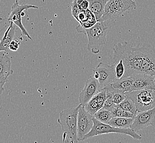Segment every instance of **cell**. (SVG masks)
I'll return each mask as SVG.
<instances>
[{"label": "cell", "instance_id": "277c9868", "mask_svg": "<svg viewBox=\"0 0 155 143\" xmlns=\"http://www.w3.org/2000/svg\"><path fill=\"white\" fill-rule=\"evenodd\" d=\"M136 8L135 0H109L105 6L103 15L98 21L116 20L126 11Z\"/></svg>", "mask_w": 155, "mask_h": 143}, {"label": "cell", "instance_id": "7402d4cb", "mask_svg": "<svg viewBox=\"0 0 155 143\" xmlns=\"http://www.w3.org/2000/svg\"><path fill=\"white\" fill-rule=\"evenodd\" d=\"M113 117H121L127 118H134V115L130 112L125 111L119 107L118 105H116L113 110L111 111Z\"/></svg>", "mask_w": 155, "mask_h": 143}, {"label": "cell", "instance_id": "cb8c5ba5", "mask_svg": "<svg viewBox=\"0 0 155 143\" xmlns=\"http://www.w3.org/2000/svg\"><path fill=\"white\" fill-rule=\"evenodd\" d=\"M114 65L116 79L122 78L125 73V67L123 64L122 60H118L116 63H114Z\"/></svg>", "mask_w": 155, "mask_h": 143}, {"label": "cell", "instance_id": "44dd1931", "mask_svg": "<svg viewBox=\"0 0 155 143\" xmlns=\"http://www.w3.org/2000/svg\"><path fill=\"white\" fill-rule=\"evenodd\" d=\"M85 110L89 113L94 116L95 113L100 109L98 106V102L95 95L91 98L84 106Z\"/></svg>", "mask_w": 155, "mask_h": 143}, {"label": "cell", "instance_id": "5b68a950", "mask_svg": "<svg viewBox=\"0 0 155 143\" xmlns=\"http://www.w3.org/2000/svg\"><path fill=\"white\" fill-rule=\"evenodd\" d=\"M125 95L134 102L137 113L155 107V89L137 90L125 92Z\"/></svg>", "mask_w": 155, "mask_h": 143}, {"label": "cell", "instance_id": "f1b7e54d", "mask_svg": "<svg viewBox=\"0 0 155 143\" xmlns=\"http://www.w3.org/2000/svg\"><path fill=\"white\" fill-rule=\"evenodd\" d=\"M89 2L88 0H84L81 4V6L79 7V9L80 10V11H85L87 9H89Z\"/></svg>", "mask_w": 155, "mask_h": 143}, {"label": "cell", "instance_id": "8fae6325", "mask_svg": "<svg viewBox=\"0 0 155 143\" xmlns=\"http://www.w3.org/2000/svg\"><path fill=\"white\" fill-rule=\"evenodd\" d=\"M143 57L140 73L152 75L155 79V50L150 44L143 45Z\"/></svg>", "mask_w": 155, "mask_h": 143}, {"label": "cell", "instance_id": "9a60e30c", "mask_svg": "<svg viewBox=\"0 0 155 143\" xmlns=\"http://www.w3.org/2000/svg\"><path fill=\"white\" fill-rule=\"evenodd\" d=\"M16 25L10 22L9 26L6 29L3 38L0 41V51H6L9 44L14 39L16 32Z\"/></svg>", "mask_w": 155, "mask_h": 143}, {"label": "cell", "instance_id": "ac0fdd59", "mask_svg": "<svg viewBox=\"0 0 155 143\" xmlns=\"http://www.w3.org/2000/svg\"><path fill=\"white\" fill-rule=\"evenodd\" d=\"M134 121V118H127L121 117H113L108 124L110 125L119 128H130Z\"/></svg>", "mask_w": 155, "mask_h": 143}, {"label": "cell", "instance_id": "7c38bea8", "mask_svg": "<svg viewBox=\"0 0 155 143\" xmlns=\"http://www.w3.org/2000/svg\"><path fill=\"white\" fill-rule=\"evenodd\" d=\"M100 89V86L98 80L93 76L90 78L85 82V87L79 96L80 104L84 106L91 98L95 95Z\"/></svg>", "mask_w": 155, "mask_h": 143}, {"label": "cell", "instance_id": "603a6c76", "mask_svg": "<svg viewBox=\"0 0 155 143\" xmlns=\"http://www.w3.org/2000/svg\"><path fill=\"white\" fill-rule=\"evenodd\" d=\"M104 89L106 91V98L104 106L102 108H104L105 109H107V110L111 111L116 105L114 103L112 93L110 90L106 89L105 88Z\"/></svg>", "mask_w": 155, "mask_h": 143}, {"label": "cell", "instance_id": "f546056e", "mask_svg": "<svg viewBox=\"0 0 155 143\" xmlns=\"http://www.w3.org/2000/svg\"><path fill=\"white\" fill-rule=\"evenodd\" d=\"M4 85H5V84L3 83V82L0 79V96L2 94L3 91L5 90Z\"/></svg>", "mask_w": 155, "mask_h": 143}, {"label": "cell", "instance_id": "2e32d148", "mask_svg": "<svg viewBox=\"0 0 155 143\" xmlns=\"http://www.w3.org/2000/svg\"><path fill=\"white\" fill-rule=\"evenodd\" d=\"M109 0H88L89 2V9L95 15L97 21L101 18L104 13V8Z\"/></svg>", "mask_w": 155, "mask_h": 143}, {"label": "cell", "instance_id": "ffe728a7", "mask_svg": "<svg viewBox=\"0 0 155 143\" xmlns=\"http://www.w3.org/2000/svg\"><path fill=\"white\" fill-rule=\"evenodd\" d=\"M117 105L121 107L124 110L127 111L128 112H131L133 115H134L135 116H136L137 113V107L134 103V102L131 99L127 98V96L125 99L121 103H120L119 104Z\"/></svg>", "mask_w": 155, "mask_h": 143}, {"label": "cell", "instance_id": "d6986e66", "mask_svg": "<svg viewBox=\"0 0 155 143\" xmlns=\"http://www.w3.org/2000/svg\"><path fill=\"white\" fill-rule=\"evenodd\" d=\"M93 116L101 122L108 124L109 121L113 117V115L110 111L101 108L99 109Z\"/></svg>", "mask_w": 155, "mask_h": 143}, {"label": "cell", "instance_id": "8992f818", "mask_svg": "<svg viewBox=\"0 0 155 143\" xmlns=\"http://www.w3.org/2000/svg\"><path fill=\"white\" fill-rule=\"evenodd\" d=\"M94 125L93 128L88 134H87L84 138V140L93 138L97 135L102 134H108V133H118L129 135L134 139L141 140L142 137L137 132L134 131L130 128H116L110 125L109 124H106L100 122L97 119H96L94 117H93Z\"/></svg>", "mask_w": 155, "mask_h": 143}, {"label": "cell", "instance_id": "ba28073f", "mask_svg": "<svg viewBox=\"0 0 155 143\" xmlns=\"http://www.w3.org/2000/svg\"><path fill=\"white\" fill-rule=\"evenodd\" d=\"M30 8L38 9L39 7L29 4L19 5L18 0H16L15 2L12 5L11 13L7 19L9 22H12L19 28V29H21V33L23 35L27 36L28 39L32 40V38L25 28L21 22V17L25 15L24 11Z\"/></svg>", "mask_w": 155, "mask_h": 143}, {"label": "cell", "instance_id": "3957f363", "mask_svg": "<svg viewBox=\"0 0 155 143\" xmlns=\"http://www.w3.org/2000/svg\"><path fill=\"white\" fill-rule=\"evenodd\" d=\"M108 32V28L102 21H97L92 27L85 29L84 34L88 38L87 49L94 54L98 53V47L106 43Z\"/></svg>", "mask_w": 155, "mask_h": 143}, {"label": "cell", "instance_id": "4fadbf2b", "mask_svg": "<svg viewBox=\"0 0 155 143\" xmlns=\"http://www.w3.org/2000/svg\"><path fill=\"white\" fill-rule=\"evenodd\" d=\"M134 80L132 91L149 89H155L154 77L145 73H138L131 76Z\"/></svg>", "mask_w": 155, "mask_h": 143}, {"label": "cell", "instance_id": "9c48e42d", "mask_svg": "<svg viewBox=\"0 0 155 143\" xmlns=\"http://www.w3.org/2000/svg\"><path fill=\"white\" fill-rule=\"evenodd\" d=\"M93 116L81 105L78 115L77 139L78 141H83L84 138L91 131L94 125Z\"/></svg>", "mask_w": 155, "mask_h": 143}, {"label": "cell", "instance_id": "d4e9b609", "mask_svg": "<svg viewBox=\"0 0 155 143\" xmlns=\"http://www.w3.org/2000/svg\"><path fill=\"white\" fill-rule=\"evenodd\" d=\"M96 98L98 102V106L100 109L104 106L105 100L106 98V91L104 88L100 89L98 92L95 95Z\"/></svg>", "mask_w": 155, "mask_h": 143}, {"label": "cell", "instance_id": "52a82bcc", "mask_svg": "<svg viewBox=\"0 0 155 143\" xmlns=\"http://www.w3.org/2000/svg\"><path fill=\"white\" fill-rule=\"evenodd\" d=\"M93 72V77L98 80L100 89L110 85L116 79L114 64L110 65L101 62L94 68Z\"/></svg>", "mask_w": 155, "mask_h": 143}, {"label": "cell", "instance_id": "484cf974", "mask_svg": "<svg viewBox=\"0 0 155 143\" xmlns=\"http://www.w3.org/2000/svg\"><path fill=\"white\" fill-rule=\"evenodd\" d=\"M10 24L8 19L3 18L0 16V41L3 38L4 34L6 32V29Z\"/></svg>", "mask_w": 155, "mask_h": 143}, {"label": "cell", "instance_id": "83f0119b", "mask_svg": "<svg viewBox=\"0 0 155 143\" xmlns=\"http://www.w3.org/2000/svg\"><path fill=\"white\" fill-rule=\"evenodd\" d=\"M20 42H18L17 40H13L9 44L8 48L10 50L12 51H16L18 50L20 46Z\"/></svg>", "mask_w": 155, "mask_h": 143}, {"label": "cell", "instance_id": "6da1fadb", "mask_svg": "<svg viewBox=\"0 0 155 143\" xmlns=\"http://www.w3.org/2000/svg\"><path fill=\"white\" fill-rule=\"evenodd\" d=\"M143 51V45L134 46L130 42H118L114 45L111 59L114 64L118 60H122L125 67V73L123 78L140 73Z\"/></svg>", "mask_w": 155, "mask_h": 143}, {"label": "cell", "instance_id": "30bf717a", "mask_svg": "<svg viewBox=\"0 0 155 143\" xmlns=\"http://www.w3.org/2000/svg\"><path fill=\"white\" fill-rule=\"evenodd\" d=\"M149 126L155 127V107L149 110L137 113L130 128L138 132Z\"/></svg>", "mask_w": 155, "mask_h": 143}, {"label": "cell", "instance_id": "5bb4252c", "mask_svg": "<svg viewBox=\"0 0 155 143\" xmlns=\"http://www.w3.org/2000/svg\"><path fill=\"white\" fill-rule=\"evenodd\" d=\"M13 73L11 68V61L6 51H0V79L5 84L10 75Z\"/></svg>", "mask_w": 155, "mask_h": 143}, {"label": "cell", "instance_id": "7a4b0ae2", "mask_svg": "<svg viewBox=\"0 0 155 143\" xmlns=\"http://www.w3.org/2000/svg\"><path fill=\"white\" fill-rule=\"evenodd\" d=\"M81 105L74 108L62 111L57 122L63 131V143H77V139L78 115Z\"/></svg>", "mask_w": 155, "mask_h": 143}, {"label": "cell", "instance_id": "e0dca14e", "mask_svg": "<svg viewBox=\"0 0 155 143\" xmlns=\"http://www.w3.org/2000/svg\"><path fill=\"white\" fill-rule=\"evenodd\" d=\"M134 80L131 76L116 79L112 84L111 86L117 89L122 90L123 92L131 91L133 86Z\"/></svg>", "mask_w": 155, "mask_h": 143}, {"label": "cell", "instance_id": "4316f807", "mask_svg": "<svg viewBox=\"0 0 155 143\" xmlns=\"http://www.w3.org/2000/svg\"><path fill=\"white\" fill-rule=\"evenodd\" d=\"M71 9H72V15L76 19L78 14L80 12V10L79 9L78 7L77 1L76 0H73V2L71 4Z\"/></svg>", "mask_w": 155, "mask_h": 143}]
</instances>
